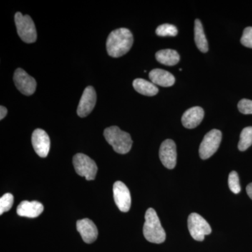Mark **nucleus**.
Here are the masks:
<instances>
[{
    "label": "nucleus",
    "mask_w": 252,
    "mask_h": 252,
    "mask_svg": "<svg viewBox=\"0 0 252 252\" xmlns=\"http://www.w3.org/2000/svg\"><path fill=\"white\" fill-rule=\"evenodd\" d=\"M15 23L18 36L24 42L28 44L35 42L37 34L34 23L28 15L23 16L21 13L17 12L15 15Z\"/></svg>",
    "instance_id": "4"
},
{
    "label": "nucleus",
    "mask_w": 252,
    "mask_h": 252,
    "mask_svg": "<svg viewBox=\"0 0 252 252\" xmlns=\"http://www.w3.org/2000/svg\"><path fill=\"white\" fill-rule=\"evenodd\" d=\"M44 211L42 204L37 201L21 202L17 207V214L20 217L36 218Z\"/></svg>",
    "instance_id": "15"
},
{
    "label": "nucleus",
    "mask_w": 252,
    "mask_h": 252,
    "mask_svg": "<svg viewBox=\"0 0 252 252\" xmlns=\"http://www.w3.org/2000/svg\"><path fill=\"white\" fill-rule=\"evenodd\" d=\"M132 44V32L127 28H119L112 31L107 38V53L111 57H122L130 51Z\"/></svg>",
    "instance_id": "1"
},
{
    "label": "nucleus",
    "mask_w": 252,
    "mask_h": 252,
    "mask_svg": "<svg viewBox=\"0 0 252 252\" xmlns=\"http://www.w3.org/2000/svg\"><path fill=\"white\" fill-rule=\"evenodd\" d=\"M7 112V109L4 107V106L1 105V107H0V119L1 120H2L6 117Z\"/></svg>",
    "instance_id": "26"
},
{
    "label": "nucleus",
    "mask_w": 252,
    "mask_h": 252,
    "mask_svg": "<svg viewBox=\"0 0 252 252\" xmlns=\"http://www.w3.org/2000/svg\"><path fill=\"white\" fill-rule=\"evenodd\" d=\"M156 59L159 63L167 66H174L180 61V55L175 50L164 49L158 51Z\"/></svg>",
    "instance_id": "17"
},
{
    "label": "nucleus",
    "mask_w": 252,
    "mask_h": 252,
    "mask_svg": "<svg viewBox=\"0 0 252 252\" xmlns=\"http://www.w3.org/2000/svg\"><path fill=\"white\" fill-rule=\"evenodd\" d=\"M252 145V127H245L240 134V142L238 143L239 150L245 152Z\"/></svg>",
    "instance_id": "20"
},
{
    "label": "nucleus",
    "mask_w": 252,
    "mask_h": 252,
    "mask_svg": "<svg viewBox=\"0 0 252 252\" xmlns=\"http://www.w3.org/2000/svg\"><path fill=\"white\" fill-rule=\"evenodd\" d=\"M77 229L86 243H94L98 235L97 227L94 222L89 219L77 220Z\"/></svg>",
    "instance_id": "13"
},
{
    "label": "nucleus",
    "mask_w": 252,
    "mask_h": 252,
    "mask_svg": "<svg viewBox=\"0 0 252 252\" xmlns=\"http://www.w3.org/2000/svg\"><path fill=\"white\" fill-rule=\"evenodd\" d=\"M143 233L146 240L152 243H162L166 238V233L153 208H149L146 212Z\"/></svg>",
    "instance_id": "2"
},
{
    "label": "nucleus",
    "mask_w": 252,
    "mask_h": 252,
    "mask_svg": "<svg viewBox=\"0 0 252 252\" xmlns=\"http://www.w3.org/2000/svg\"><path fill=\"white\" fill-rule=\"evenodd\" d=\"M238 109L242 114H252V100L243 99L239 102Z\"/></svg>",
    "instance_id": "24"
},
{
    "label": "nucleus",
    "mask_w": 252,
    "mask_h": 252,
    "mask_svg": "<svg viewBox=\"0 0 252 252\" xmlns=\"http://www.w3.org/2000/svg\"><path fill=\"white\" fill-rule=\"evenodd\" d=\"M132 85L137 93L144 95L154 96L158 93L157 86L145 79H136L132 83Z\"/></svg>",
    "instance_id": "18"
},
{
    "label": "nucleus",
    "mask_w": 252,
    "mask_h": 252,
    "mask_svg": "<svg viewBox=\"0 0 252 252\" xmlns=\"http://www.w3.org/2000/svg\"><path fill=\"white\" fill-rule=\"evenodd\" d=\"M106 140L118 154H126L130 152L132 140L130 134L121 130L117 126H111L104 131Z\"/></svg>",
    "instance_id": "3"
},
{
    "label": "nucleus",
    "mask_w": 252,
    "mask_h": 252,
    "mask_svg": "<svg viewBox=\"0 0 252 252\" xmlns=\"http://www.w3.org/2000/svg\"><path fill=\"white\" fill-rule=\"evenodd\" d=\"M14 81L18 90L26 95H31L35 92L36 82L21 68H18L14 72Z\"/></svg>",
    "instance_id": "8"
},
{
    "label": "nucleus",
    "mask_w": 252,
    "mask_h": 252,
    "mask_svg": "<svg viewBox=\"0 0 252 252\" xmlns=\"http://www.w3.org/2000/svg\"><path fill=\"white\" fill-rule=\"evenodd\" d=\"M246 190L247 193H248L249 197H250V198H251L252 200V183L250 184V185H249L248 187H247Z\"/></svg>",
    "instance_id": "27"
},
{
    "label": "nucleus",
    "mask_w": 252,
    "mask_h": 252,
    "mask_svg": "<svg viewBox=\"0 0 252 252\" xmlns=\"http://www.w3.org/2000/svg\"><path fill=\"white\" fill-rule=\"evenodd\" d=\"M228 186L230 190L233 193L238 194L241 190V187L240 185V180L238 173L235 171H232L228 177Z\"/></svg>",
    "instance_id": "23"
},
{
    "label": "nucleus",
    "mask_w": 252,
    "mask_h": 252,
    "mask_svg": "<svg viewBox=\"0 0 252 252\" xmlns=\"http://www.w3.org/2000/svg\"><path fill=\"white\" fill-rule=\"evenodd\" d=\"M32 144L36 154L45 158L49 154L51 142L48 134L42 129H36L32 135Z\"/></svg>",
    "instance_id": "12"
},
{
    "label": "nucleus",
    "mask_w": 252,
    "mask_h": 252,
    "mask_svg": "<svg viewBox=\"0 0 252 252\" xmlns=\"http://www.w3.org/2000/svg\"><path fill=\"white\" fill-rule=\"evenodd\" d=\"M194 32H195V42L197 47L201 52L207 53L209 49L208 43L204 32L203 25L199 19L195 20Z\"/></svg>",
    "instance_id": "19"
},
{
    "label": "nucleus",
    "mask_w": 252,
    "mask_h": 252,
    "mask_svg": "<svg viewBox=\"0 0 252 252\" xmlns=\"http://www.w3.org/2000/svg\"><path fill=\"white\" fill-rule=\"evenodd\" d=\"M114 201L118 208L123 212H127L131 206V196L130 190L125 184L120 181L115 182L113 187Z\"/></svg>",
    "instance_id": "9"
},
{
    "label": "nucleus",
    "mask_w": 252,
    "mask_h": 252,
    "mask_svg": "<svg viewBox=\"0 0 252 252\" xmlns=\"http://www.w3.org/2000/svg\"><path fill=\"white\" fill-rule=\"evenodd\" d=\"M159 157L162 165L167 169H173L177 164V147L175 142L166 140L161 144L159 150Z\"/></svg>",
    "instance_id": "10"
},
{
    "label": "nucleus",
    "mask_w": 252,
    "mask_h": 252,
    "mask_svg": "<svg viewBox=\"0 0 252 252\" xmlns=\"http://www.w3.org/2000/svg\"><path fill=\"white\" fill-rule=\"evenodd\" d=\"M222 140L220 130L214 129L207 133L199 148V154L203 160H206L216 153Z\"/></svg>",
    "instance_id": "6"
},
{
    "label": "nucleus",
    "mask_w": 252,
    "mask_h": 252,
    "mask_svg": "<svg viewBox=\"0 0 252 252\" xmlns=\"http://www.w3.org/2000/svg\"><path fill=\"white\" fill-rule=\"evenodd\" d=\"M156 33L160 36H175L178 34L177 28L171 24H162L157 28Z\"/></svg>",
    "instance_id": "21"
},
{
    "label": "nucleus",
    "mask_w": 252,
    "mask_h": 252,
    "mask_svg": "<svg viewBox=\"0 0 252 252\" xmlns=\"http://www.w3.org/2000/svg\"><path fill=\"white\" fill-rule=\"evenodd\" d=\"M73 165L78 175L86 177V180H94L97 172L95 162L84 154H77L73 158Z\"/></svg>",
    "instance_id": "5"
},
{
    "label": "nucleus",
    "mask_w": 252,
    "mask_h": 252,
    "mask_svg": "<svg viewBox=\"0 0 252 252\" xmlns=\"http://www.w3.org/2000/svg\"><path fill=\"white\" fill-rule=\"evenodd\" d=\"M149 77L153 84L162 87H170L175 82V78L171 73L164 69H154L149 73Z\"/></svg>",
    "instance_id": "16"
},
{
    "label": "nucleus",
    "mask_w": 252,
    "mask_h": 252,
    "mask_svg": "<svg viewBox=\"0 0 252 252\" xmlns=\"http://www.w3.org/2000/svg\"><path fill=\"white\" fill-rule=\"evenodd\" d=\"M14 195L11 193L4 194L0 198V215H2L5 212L9 211L14 204Z\"/></svg>",
    "instance_id": "22"
},
{
    "label": "nucleus",
    "mask_w": 252,
    "mask_h": 252,
    "mask_svg": "<svg viewBox=\"0 0 252 252\" xmlns=\"http://www.w3.org/2000/svg\"><path fill=\"white\" fill-rule=\"evenodd\" d=\"M241 43L243 46L252 49V27L246 28L244 30Z\"/></svg>",
    "instance_id": "25"
},
{
    "label": "nucleus",
    "mask_w": 252,
    "mask_h": 252,
    "mask_svg": "<svg viewBox=\"0 0 252 252\" xmlns=\"http://www.w3.org/2000/svg\"><path fill=\"white\" fill-rule=\"evenodd\" d=\"M188 227L192 238L197 241H203L205 235L212 233L211 226L203 217L197 213L189 215Z\"/></svg>",
    "instance_id": "7"
},
{
    "label": "nucleus",
    "mask_w": 252,
    "mask_h": 252,
    "mask_svg": "<svg viewBox=\"0 0 252 252\" xmlns=\"http://www.w3.org/2000/svg\"><path fill=\"white\" fill-rule=\"evenodd\" d=\"M203 109L200 107H193L184 113L182 117V123L185 127L189 129L195 128L200 125L204 118Z\"/></svg>",
    "instance_id": "14"
},
{
    "label": "nucleus",
    "mask_w": 252,
    "mask_h": 252,
    "mask_svg": "<svg viewBox=\"0 0 252 252\" xmlns=\"http://www.w3.org/2000/svg\"><path fill=\"white\" fill-rule=\"evenodd\" d=\"M95 91L93 86H88L83 93L80 102L77 107V114L79 117L84 118L91 114L96 104Z\"/></svg>",
    "instance_id": "11"
}]
</instances>
